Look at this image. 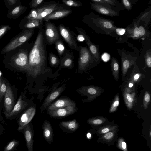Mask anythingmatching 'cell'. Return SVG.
<instances>
[{
  "mask_svg": "<svg viewBox=\"0 0 151 151\" xmlns=\"http://www.w3.org/2000/svg\"><path fill=\"white\" fill-rule=\"evenodd\" d=\"M43 24L38 27L37 36L28 55L29 68L27 73L34 78L42 73L47 67V44Z\"/></svg>",
  "mask_w": 151,
  "mask_h": 151,
  "instance_id": "1",
  "label": "cell"
},
{
  "mask_svg": "<svg viewBox=\"0 0 151 151\" xmlns=\"http://www.w3.org/2000/svg\"><path fill=\"white\" fill-rule=\"evenodd\" d=\"M83 22L97 33L105 34L115 37L117 27L112 20L102 18L91 11L83 17Z\"/></svg>",
  "mask_w": 151,
  "mask_h": 151,
  "instance_id": "2",
  "label": "cell"
},
{
  "mask_svg": "<svg viewBox=\"0 0 151 151\" xmlns=\"http://www.w3.org/2000/svg\"><path fill=\"white\" fill-rule=\"evenodd\" d=\"M35 29L24 30L5 46L2 49L1 54L13 50L27 42L32 36Z\"/></svg>",
  "mask_w": 151,
  "mask_h": 151,
  "instance_id": "3",
  "label": "cell"
},
{
  "mask_svg": "<svg viewBox=\"0 0 151 151\" xmlns=\"http://www.w3.org/2000/svg\"><path fill=\"white\" fill-rule=\"evenodd\" d=\"M28 55L27 50H21L11 58L12 65L17 69L27 73L29 68Z\"/></svg>",
  "mask_w": 151,
  "mask_h": 151,
  "instance_id": "4",
  "label": "cell"
},
{
  "mask_svg": "<svg viewBox=\"0 0 151 151\" xmlns=\"http://www.w3.org/2000/svg\"><path fill=\"white\" fill-rule=\"evenodd\" d=\"M79 55L78 60V71L85 70L94 61L92 55L86 46L79 45Z\"/></svg>",
  "mask_w": 151,
  "mask_h": 151,
  "instance_id": "5",
  "label": "cell"
},
{
  "mask_svg": "<svg viewBox=\"0 0 151 151\" xmlns=\"http://www.w3.org/2000/svg\"><path fill=\"white\" fill-rule=\"evenodd\" d=\"M104 91L102 88L93 85L82 86L76 90V91L82 96L87 97L82 100L83 102H88L94 100Z\"/></svg>",
  "mask_w": 151,
  "mask_h": 151,
  "instance_id": "6",
  "label": "cell"
},
{
  "mask_svg": "<svg viewBox=\"0 0 151 151\" xmlns=\"http://www.w3.org/2000/svg\"><path fill=\"white\" fill-rule=\"evenodd\" d=\"M58 28L61 36L66 42L70 48L79 52V47L77 42L75 33L68 27L63 24H59Z\"/></svg>",
  "mask_w": 151,
  "mask_h": 151,
  "instance_id": "7",
  "label": "cell"
},
{
  "mask_svg": "<svg viewBox=\"0 0 151 151\" xmlns=\"http://www.w3.org/2000/svg\"><path fill=\"white\" fill-rule=\"evenodd\" d=\"M44 33L47 45H52L60 38L58 29L54 23L45 21Z\"/></svg>",
  "mask_w": 151,
  "mask_h": 151,
  "instance_id": "8",
  "label": "cell"
},
{
  "mask_svg": "<svg viewBox=\"0 0 151 151\" xmlns=\"http://www.w3.org/2000/svg\"><path fill=\"white\" fill-rule=\"evenodd\" d=\"M63 5L59 2L53 1L43 3L40 6L35 9L38 15L36 19L43 20L45 17Z\"/></svg>",
  "mask_w": 151,
  "mask_h": 151,
  "instance_id": "9",
  "label": "cell"
},
{
  "mask_svg": "<svg viewBox=\"0 0 151 151\" xmlns=\"http://www.w3.org/2000/svg\"><path fill=\"white\" fill-rule=\"evenodd\" d=\"M76 29L79 34L81 35L84 37V41L92 55L94 61L96 62H99L100 55L99 48L98 46L91 41L89 37L83 28L76 27Z\"/></svg>",
  "mask_w": 151,
  "mask_h": 151,
  "instance_id": "10",
  "label": "cell"
},
{
  "mask_svg": "<svg viewBox=\"0 0 151 151\" xmlns=\"http://www.w3.org/2000/svg\"><path fill=\"white\" fill-rule=\"evenodd\" d=\"M121 60L122 77L125 76L128 69L136 62L137 58L118 50Z\"/></svg>",
  "mask_w": 151,
  "mask_h": 151,
  "instance_id": "11",
  "label": "cell"
},
{
  "mask_svg": "<svg viewBox=\"0 0 151 151\" xmlns=\"http://www.w3.org/2000/svg\"><path fill=\"white\" fill-rule=\"evenodd\" d=\"M77 110L78 108L76 106H70L56 110L47 112L51 117L62 118L72 114Z\"/></svg>",
  "mask_w": 151,
  "mask_h": 151,
  "instance_id": "12",
  "label": "cell"
},
{
  "mask_svg": "<svg viewBox=\"0 0 151 151\" xmlns=\"http://www.w3.org/2000/svg\"><path fill=\"white\" fill-rule=\"evenodd\" d=\"M76 106V103L70 98L64 96L51 104L47 108V111H54L68 106Z\"/></svg>",
  "mask_w": 151,
  "mask_h": 151,
  "instance_id": "13",
  "label": "cell"
},
{
  "mask_svg": "<svg viewBox=\"0 0 151 151\" xmlns=\"http://www.w3.org/2000/svg\"><path fill=\"white\" fill-rule=\"evenodd\" d=\"M72 12L73 10L63 5L60 8L45 17L43 20L44 21H47L51 20L61 19L68 15Z\"/></svg>",
  "mask_w": 151,
  "mask_h": 151,
  "instance_id": "14",
  "label": "cell"
},
{
  "mask_svg": "<svg viewBox=\"0 0 151 151\" xmlns=\"http://www.w3.org/2000/svg\"><path fill=\"white\" fill-rule=\"evenodd\" d=\"M60 58V64L58 70L63 68H67L69 69L73 68L74 56L72 51L66 50Z\"/></svg>",
  "mask_w": 151,
  "mask_h": 151,
  "instance_id": "15",
  "label": "cell"
},
{
  "mask_svg": "<svg viewBox=\"0 0 151 151\" xmlns=\"http://www.w3.org/2000/svg\"><path fill=\"white\" fill-rule=\"evenodd\" d=\"M65 87L66 84H64L50 93L45 98L40 108L41 111L42 112L47 109L52 102L63 92Z\"/></svg>",
  "mask_w": 151,
  "mask_h": 151,
  "instance_id": "16",
  "label": "cell"
},
{
  "mask_svg": "<svg viewBox=\"0 0 151 151\" xmlns=\"http://www.w3.org/2000/svg\"><path fill=\"white\" fill-rule=\"evenodd\" d=\"M36 108L31 106L26 110L20 116L18 121V129H23L24 127L32 120L36 112Z\"/></svg>",
  "mask_w": 151,
  "mask_h": 151,
  "instance_id": "17",
  "label": "cell"
},
{
  "mask_svg": "<svg viewBox=\"0 0 151 151\" xmlns=\"http://www.w3.org/2000/svg\"><path fill=\"white\" fill-rule=\"evenodd\" d=\"M118 127L105 134L98 135L97 142L109 146L114 145L116 140Z\"/></svg>",
  "mask_w": 151,
  "mask_h": 151,
  "instance_id": "18",
  "label": "cell"
},
{
  "mask_svg": "<svg viewBox=\"0 0 151 151\" xmlns=\"http://www.w3.org/2000/svg\"><path fill=\"white\" fill-rule=\"evenodd\" d=\"M6 90L4 95V105L5 111L10 113L13 108L14 104V99L12 89L8 83H6Z\"/></svg>",
  "mask_w": 151,
  "mask_h": 151,
  "instance_id": "19",
  "label": "cell"
},
{
  "mask_svg": "<svg viewBox=\"0 0 151 151\" xmlns=\"http://www.w3.org/2000/svg\"><path fill=\"white\" fill-rule=\"evenodd\" d=\"M91 9L98 13L109 16L116 17L119 16V13L105 6L92 2H89Z\"/></svg>",
  "mask_w": 151,
  "mask_h": 151,
  "instance_id": "20",
  "label": "cell"
},
{
  "mask_svg": "<svg viewBox=\"0 0 151 151\" xmlns=\"http://www.w3.org/2000/svg\"><path fill=\"white\" fill-rule=\"evenodd\" d=\"M43 20L28 19L26 16L21 21L19 26L24 30L39 27L43 23Z\"/></svg>",
  "mask_w": 151,
  "mask_h": 151,
  "instance_id": "21",
  "label": "cell"
},
{
  "mask_svg": "<svg viewBox=\"0 0 151 151\" xmlns=\"http://www.w3.org/2000/svg\"><path fill=\"white\" fill-rule=\"evenodd\" d=\"M125 104L129 110L133 107L136 103L135 93L134 91L125 88L122 93Z\"/></svg>",
  "mask_w": 151,
  "mask_h": 151,
  "instance_id": "22",
  "label": "cell"
},
{
  "mask_svg": "<svg viewBox=\"0 0 151 151\" xmlns=\"http://www.w3.org/2000/svg\"><path fill=\"white\" fill-rule=\"evenodd\" d=\"M27 106L28 103L23 100L22 96H20L12 111L9 113L5 111V115L6 118L10 117L20 113Z\"/></svg>",
  "mask_w": 151,
  "mask_h": 151,
  "instance_id": "23",
  "label": "cell"
},
{
  "mask_svg": "<svg viewBox=\"0 0 151 151\" xmlns=\"http://www.w3.org/2000/svg\"><path fill=\"white\" fill-rule=\"evenodd\" d=\"M23 129L24 130V135L28 150L33 151V136L30 126L28 124L24 127Z\"/></svg>",
  "mask_w": 151,
  "mask_h": 151,
  "instance_id": "24",
  "label": "cell"
},
{
  "mask_svg": "<svg viewBox=\"0 0 151 151\" xmlns=\"http://www.w3.org/2000/svg\"><path fill=\"white\" fill-rule=\"evenodd\" d=\"M27 9L26 7L23 6H17L9 10L7 17L9 19H16L23 13Z\"/></svg>",
  "mask_w": 151,
  "mask_h": 151,
  "instance_id": "25",
  "label": "cell"
},
{
  "mask_svg": "<svg viewBox=\"0 0 151 151\" xmlns=\"http://www.w3.org/2000/svg\"><path fill=\"white\" fill-rule=\"evenodd\" d=\"M42 129L44 137L47 142H50L52 139L53 132L52 126L48 121L46 120L44 121Z\"/></svg>",
  "mask_w": 151,
  "mask_h": 151,
  "instance_id": "26",
  "label": "cell"
},
{
  "mask_svg": "<svg viewBox=\"0 0 151 151\" xmlns=\"http://www.w3.org/2000/svg\"><path fill=\"white\" fill-rule=\"evenodd\" d=\"M126 29L127 37L135 40L140 38L138 26L136 22H134L132 25L128 26Z\"/></svg>",
  "mask_w": 151,
  "mask_h": 151,
  "instance_id": "27",
  "label": "cell"
},
{
  "mask_svg": "<svg viewBox=\"0 0 151 151\" xmlns=\"http://www.w3.org/2000/svg\"><path fill=\"white\" fill-rule=\"evenodd\" d=\"M133 65V70L130 75L129 78L135 83H139L145 77V75L140 71L138 66L135 62Z\"/></svg>",
  "mask_w": 151,
  "mask_h": 151,
  "instance_id": "28",
  "label": "cell"
},
{
  "mask_svg": "<svg viewBox=\"0 0 151 151\" xmlns=\"http://www.w3.org/2000/svg\"><path fill=\"white\" fill-rule=\"evenodd\" d=\"M111 66L112 75L116 81L119 79V65L118 61L114 57L111 58Z\"/></svg>",
  "mask_w": 151,
  "mask_h": 151,
  "instance_id": "29",
  "label": "cell"
},
{
  "mask_svg": "<svg viewBox=\"0 0 151 151\" xmlns=\"http://www.w3.org/2000/svg\"><path fill=\"white\" fill-rule=\"evenodd\" d=\"M60 125L61 126L72 131H76L79 127V124L76 119L62 121L60 123Z\"/></svg>",
  "mask_w": 151,
  "mask_h": 151,
  "instance_id": "30",
  "label": "cell"
},
{
  "mask_svg": "<svg viewBox=\"0 0 151 151\" xmlns=\"http://www.w3.org/2000/svg\"><path fill=\"white\" fill-rule=\"evenodd\" d=\"M108 121L107 119L102 116L93 117L87 120L88 124L94 126H98L103 124Z\"/></svg>",
  "mask_w": 151,
  "mask_h": 151,
  "instance_id": "31",
  "label": "cell"
},
{
  "mask_svg": "<svg viewBox=\"0 0 151 151\" xmlns=\"http://www.w3.org/2000/svg\"><path fill=\"white\" fill-rule=\"evenodd\" d=\"M118 127L117 125L107 124L98 128L96 133L98 135H102Z\"/></svg>",
  "mask_w": 151,
  "mask_h": 151,
  "instance_id": "32",
  "label": "cell"
},
{
  "mask_svg": "<svg viewBox=\"0 0 151 151\" xmlns=\"http://www.w3.org/2000/svg\"><path fill=\"white\" fill-rule=\"evenodd\" d=\"M55 48L60 58L66 50L65 46L60 38L55 42Z\"/></svg>",
  "mask_w": 151,
  "mask_h": 151,
  "instance_id": "33",
  "label": "cell"
},
{
  "mask_svg": "<svg viewBox=\"0 0 151 151\" xmlns=\"http://www.w3.org/2000/svg\"><path fill=\"white\" fill-rule=\"evenodd\" d=\"M48 59L49 64L52 67H57L60 65V59L52 52L49 53Z\"/></svg>",
  "mask_w": 151,
  "mask_h": 151,
  "instance_id": "34",
  "label": "cell"
},
{
  "mask_svg": "<svg viewBox=\"0 0 151 151\" xmlns=\"http://www.w3.org/2000/svg\"><path fill=\"white\" fill-rule=\"evenodd\" d=\"M61 1L64 5L71 7H78L82 6V3L75 0H62Z\"/></svg>",
  "mask_w": 151,
  "mask_h": 151,
  "instance_id": "35",
  "label": "cell"
},
{
  "mask_svg": "<svg viewBox=\"0 0 151 151\" xmlns=\"http://www.w3.org/2000/svg\"><path fill=\"white\" fill-rule=\"evenodd\" d=\"M151 14V10H150L149 11L146 12L142 14L136 22L137 25L138 26L139 22L142 20L145 23V27L150 20Z\"/></svg>",
  "mask_w": 151,
  "mask_h": 151,
  "instance_id": "36",
  "label": "cell"
},
{
  "mask_svg": "<svg viewBox=\"0 0 151 151\" xmlns=\"http://www.w3.org/2000/svg\"><path fill=\"white\" fill-rule=\"evenodd\" d=\"M119 93L115 96L109 110V113L114 112L116 110L119 104Z\"/></svg>",
  "mask_w": 151,
  "mask_h": 151,
  "instance_id": "37",
  "label": "cell"
},
{
  "mask_svg": "<svg viewBox=\"0 0 151 151\" xmlns=\"http://www.w3.org/2000/svg\"><path fill=\"white\" fill-rule=\"evenodd\" d=\"M4 1L6 7L9 10L20 5L21 3L19 0H4Z\"/></svg>",
  "mask_w": 151,
  "mask_h": 151,
  "instance_id": "38",
  "label": "cell"
},
{
  "mask_svg": "<svg viewBox=\"0 0 151 151\" xmlns=\"http://www.w3.org/2000/svg\"><path fill=\"white\" fill-rule=\"evenodd\" d=\"M104 1L110 5L111 7V6L116 7L117 8H118L119 10H123L125 9L122 4L116 0H104Z\"/></svg>",
  "mask_w": 151,
  "mask_h": 151,
  "instance_id": "39",
  "label": "cell"
},
{
  "mask_svg": "<svg viewBox=\"0 0 151 151\" xmlns=\"http://www.w3.org/2000/svg\"><path fill=\"white\" fill-rule=\"evenodd\" d=\"M117 146L118 148L122 151H128L127 143L122 137H119L117 141Z\"/></svg>",
  "mask_w": 151,
  "mask_h": 151,
  "instance_id": "40",
  "label": "cell"
},
{
  "mask_svg": "<svg viewBox=\"0 0 151 151\" xmlns=\"http://www.w3.org/2000/svg\"><path fill=\"white\" fill-rule=\"evenodd\" d=\"M150 92L147 91L145 93L143 99V105L144 108L146 109L150 102Z\"/></svg>",
  "mask_w": 151,
  "mask_h": 151,
  "instance_id": "41",
  "label": "cell"
},
{
  "mask_svg": "<svg viewBox=\"0 0 151 151\" xmlns=\"http://www.w3.org/2000/svg\"><path fill=\"white\" fill-rule=\"evenodd\" d=\"M145 61L146 65L148 67H151V50L149 49L147 51L144 56Z\"/></svg>",
  "mask_w": 151,
  "mask_h": 151,
  "instance_id": "42",
  "label": "cell"
},
{
  "mask_svg": "<svg viewBox=\"0 0 151 151\" xmlns=\"http://www.w3.org/2000/svg\"><path fill=\"white\" fill-rule=\"evenodd\" d=\"M45 1V0H32L29 4V6L32 9L37 8L41 5Z\"/></svg>",
  "mask_w": 151,
  "mask_h": 151,
  "instance_id": "43",
  "label": "cell"
},
{
  "mask_svg": "<svg viewBox=\"0 0 151 151\" xmlns=\"http://www.w3.org/2000/svg\"><path fill=\"white\" fill-rule=\"evenodd\" d=\"M18 142L13 140L10 142L6 146L4 151H11L18 144Z\"/></svg>",
  "mask_w": 151,
  "mask_h": 151,
  "instance_id": "44",
  "label": "cell"
},
{
  "mask_svg": "<svg viewBox=\"0 0 151 151\" xmlns=\"http://www.w3.org/2000/svg\"><path fill=\"white\" fill-rule=\"evenodd\" d=\"M10 29L11 27L8 25H3L0 27V38Z\"/></svg>",
  "mask_w": 151,
  "mask_h": 151,
  "instance_id": "45",
  "label": "cell"
},
{
  "mask_svg": "<svg viewBox=\"0 0 151 151\" xmlns=\"http://www.w3.org/2000/svg\"><path fill=\"white\" fill-rule=\"evenodd\" d=\"M6 90V86L2 80L1 85L0 87V103L3 96L4 95Z\"/></svg>",
  "mask_w": 151,
  "mask_h": 151,
  "instance_id": "46",
  "label": "cell"
},
{
  "mask_svg": "<svg viewBox=\"0 0 151 151\" xmlns=\"http://www.w3.org/2000/svg\"><path fill=\"white\" fill-rule=\"evenodd\" d=\"M126 86L125 88H128L131 90L134 91L135 83L129 78L126 83Z\"/></svg>",
  "mask_w": 151,
  "mask_h": 151,
  "instance_id": "47",
  "label": "cell"
},
{
  "mask_svg": "<svg viewBox=\"0 0 151 151\" xmlns=\"http://www.w3.org/2000/svg\"><path fill=\"white\" fill-rule=\"evenodd\" d=\"M91 1L92 2L102 5L112 9L110 5L104 1V0H91Z\"/></svg>",
  "mask_w": 151,
  "mask_h": 151,
  "instance_id": "48",
  "label": "cell"
},
{
  "mask_svg": "<svg viewBox=\"0 0 151 151\" xmlns=\"http://www.w3.org/2000/svg\"><path fill=\"white\" fill-rule=\"evenodd\" d=\"M122 4L125 9L127 10H131L132 8V6L130 1L128 0H122Z\"/></svg>",
  "mask_w": 151,
  "mask_h": 151,
  "instance_id": "49",
  "label": "cell"
},
{
  "mask_svg": "<svg viewBox=\"0 0 151 151\" xmlns=\"http://www.w3.org/2000/svg\"><path fill=\"white\" fill-rule=\"evenodd\" d=\"M139 37H144L146 36L147 31L145 27L142 26L138 27Z\"/></svg>",
  "mask_w": 151,
  "mask_h": 151,
  "instance_id": "50",
  "label": "cell"
},
{
  "mask_svg": "<svg viewBox=\"0 0 151 151\" xmlns=\"http://www.w3.org/2000/svg\"><path fill=\"white\" fill-rule=\"evenodd\" d=\"M126 32V29L122 28H117L115 30L116 33L119 35H122L124 34Z\"/></svg>",
  "mask_w": 151,
  "mask_h": 151,
  "instance_id": "51",
  "label": "cell"
},
{
  "mask_svg": "<svg viewBox=\"0 0 151 151\" xmlns=\"http://www.w3.org/2000/svg\"><path fill=\"white\" fill-rule=\"evenodd\" d=\"M101 58L104 61L107 62L110 60V56L109 54L105 52L102 55Z\"/></svg>",
  "mask_w": 151,
  "mask_h": 151,
  "instance_id": "52",
  "label": "cell"
},
{
  "mask_svg": "<svg viewBox=\"0 0 151 151\" xmlns=\"http://www.w3.org/2000/svg\"><path fill=\"white\" fill-rule=\"evenodd\" d=\"M93 134L91 132H88L86 134V137L88 139H91L93 137Z\"/></svg>",
  "mask_w": 151,
  "mask_h": 151,
  "instance_id": "53",
  "label": "cell"
},
{
  "mask_svg": "<svg viewBox=\"0 0 151 151\" xmlns=\"http://www.w3.org/2000/svg\"><path fill=\"white\" fill-rule=\"evenodd\" d=\"M78 41H82L84 40V37L81 35L80 34L78 36L77 38Z\"/></svg>",
  "mask_w": 151,
  "mask_h": 151,
  "instance_id": "54",
  "label": "cell"
},
{
  "mask_svg": "<svg viewBox=\"0 0 151 151\" xmlns=\"http://www.w3.org/2000/svg\"><path fill=\"white\" fill-rule=\"evenodd\" d=\"M149 137L150 139H151V126H150V128L149 129Z\"/></svg>",
  "mask_w": 151,
  "mask_h": 151,
  "instance_id": "55",
  "label": "cell"
},
{
  "mask_svg": "<svg viewBox=\"0 0 151 151\" xmlns=\"http://www.w3.org/2000/svg\"><path fill=\"white\" fill-rule=\"evenodd\" d=\"M2 81V80L1 79V78H0V87L1 85Z\"/></svg>",
  "mask_w": 151,
  "mask_h": 151,
  "instance_id": "56",
  "label": "cell"
},
{
  "mask_svg": "<svg viewBox=\"0 0 151 151\" xmlns=\"http://www.w3.org/2000/svg\"><path fill=\"white\" fill-rule=\"evenodd\" d=\"M2 74V73L0 71V77H1V76Z\"/></svg>",
  "mask_w": 151,
  "mask_h": 151,
  "instance_id": "57",
  "label": "cell"
}]
</instances>
